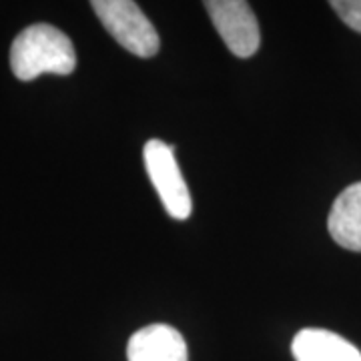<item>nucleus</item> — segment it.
I'll list each match as a JSON object with an SVG mask.
<instances>
[{
  "instance_id": "20e7f679",
  "label": "nucleus",
  "mask_w": 361,
  "mask_h": 361,
  "mask_svg": "<svg viewBox=\"0 0 361 361\" xmlns=\"http://www.w3.org/2000/svg\"><path fill=\"white\" fill-rule=\"evenodd\" d=\"M203 4L219 37L235 56L249 59L259 51L261 30L247 0H203Z\"/></svg>"
},
{
  "instance_id": "39448f33",
  "label": "nucleus",
  "mask_w": 361,
  "mask_h": 361,
  "mask_svg": "<svg viewBox=\"0 0 361 361\" xmlns=\"http://www.w3.org/2000/svg\"><path fill=\"white\" fill-rule=\"evenodd\" d=\"M129 361H189L187 343L179 331L165 323H153L133 334L127 345Z\"/></svg>"
},
{
  "instance_id": "423d86ee",
  "label": "nucleus",
  "mask_w": 361,
  "mask_h": 361,
  "mask_svg": "<svg viewBox=\"0 0 361 361\" xmlns=\"http://www.w3.org/2000/svg\"><path fill=\"white\" fill-rule=\"evenodd\" d=\"M295 361H361V351L327 329H301L291 343Z\"/></svg>"
},
{
  "instance_id": "f03ea898",
  "label": "nucleus",
  "mask_w": 361,
  "mask_h": 361,
  "mask_svg": "<svg viewBox=\"0 0 361 361\" xmlns=\"http://www.w3.org/2000/svg\"><path fill=\"white\" fill-rule=\"evenodd\" d=\"M90 6L104 30L125 51L141 59H151L159 52V32L135 0H90Z\"/></svg>"
},
{
  "instance_id": "f257e3e1",
  "label": "nucleus",
  "mask_w": 361,
  "mask_h": 361,
  "mask_svg": "<svg viewBox=\"0 0 361 361\" xmlns=\"http://www.w3.org/2000/svg\"><path fill=\"white\" fill-rule=\"evenodd\" d=\"M77 66L73 40L56 26H26L11 47V68L18 80H35L44 73L71 75Z\"/></svg>"
},
{
  "instance_id": "0eeeda50",
  "label": "nucleus",
  "mask_w": 361,
  "mask_h": 361,
  "mask_svg": "<svg viewBox=\"0 0 361 361\" xmlns=\"http://www.w3.org/2000/svg\"><path fill=\"white\" fill-rule=\"evenodd\" d=\"M327 227L337 245L361 253V180L337 195Z\"/></svg>"
},
{
  "instance_id": "7ed1b4c3",
  "label": "nucleus",
  "mask_w": 361,
  "mask_h": 361,
  "mask_svg": "<svg viewBox=\"0 0 361 361\" xmlns=\"http://www.w3.org/2000/svg\"><path fill=\"white\" fill-rule=\"evenodd\" d=\"M142 157H145V169L169 215L179 221L189 219L193 211L191 193L183 179L173 147L159 139H151L142 149Z\"/></svg>"
},
{
  "instance_id": "6e6552de",
  "label": "nucleus",
  "mask_w": 361,
  "mask_h": 361,
  "mask_svg": "<svg viewBox=\"0 0 361 361\" xmlns=\"http://www.w3.org/2000/svg\"><path fill=\"white\" fill-rule=\"evenodd\" d=\"M329 4L351 30L361 35V0H329Z\"/></svg>"
}]
</instances>
